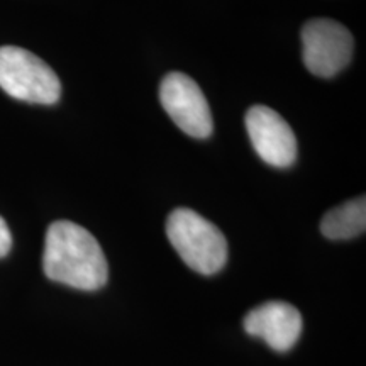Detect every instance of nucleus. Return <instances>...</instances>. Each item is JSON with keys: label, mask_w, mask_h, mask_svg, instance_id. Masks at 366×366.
Segmentation results:
<instances>
[{"label": "nucleus", "mask_w": 366, "mask_h": 366, "mask_svg": "<svg viewBox=\"0 0 366 366\" xmlns=\"http://www.w3.org/2000/svg\"><path fill=\"white\" fill-rule=\"evenodd\" d=\"M300 38L304 65L315 76L331 79L353 56V36L337 21L310 19L302 27Z\"/></svg>", "instance_id": "4"}, {"label": "nucleus", "mask_w": 366, "mask_h": 366, "mask_svg": "<svg viewBox=\"0 0 366 366\" xmlns=\"http://www.w3.org/2000/svg\"><path fill=\"white\" fill-rule=\"evenodd\" d=\"M366 229V200L365 197L345 202L329 210L320 221V232L327 239H353L363 234Z\"/></svg>", "instance_id": "8"}, {"label": "nucleus", "mask_w": 366, "mask_h": 366, "mask_svg": "<svg viewBox=\"0 0 366 366\" xmlns=\"http://www.w3.org/2000/svg\"><path fill=\"white\" fill-rule=\"evenodd\" d=\"M159 100L172 121L180 129L197 139L212 134V114L204 92L189 75L180 71L168 73L159 85Z\"/></svg>", "instance_id": "5"}, {"label": "nucleus", "mask_w": 366, "mask_h": 366, "mask_svg": "<svg viewBox=\"0 0 366 366\" xmlns=\"http://www.w3.org/2000/svg\"><path fill=\"white\" fill-rule=\"evenodd\" d=\"M11 248H12L11 229H9L7 222L4 221V217H0V258L7 256Z\"/></svg>", "instance_id": "9"}, {"label": "nucleus", "mask_w": 366, "mask_h": 366, "mask_svg": "<svg viewBox=\"0 0 366 366\" xmlns=\"http://www.w3.org/2000/svg\"><path fill=\"white\" fill-rule=\"evenodd\" d=\"M244 331L259 337L274 351H288L295 346L302 334V315L287 302H264L246 314Z\"/></svg>", "instance_id": "7"}, {"label": "nucleus", "mask_w": 366, "mask_h": 366, "mask_svg": "<svg viewBox=\"0 0 366 366\" xmlns=\"http://www.w3.org/2000/svg\"><path fill=\"white\" fill-rule=\"evenodd\" d=\"M0 89L29 104L51 105L61 95L53 68L19 46H0Z\"/></svg>", "instance_id": "3"}, {"label": "nucleus", "mask_w": 366, "mask_h": 366, "mask_svg": "<svg viewBox=\"0 0 366 366\" xmlns=\"http://www.w3.org/2000/svg\"><path fill=\"white\" fill-rule=\"evenodd\" d=\"M244 122L251 144L264 163L277 168H288L295 163V134L280 114L267 105H254L246 112Z\"/></svg>", "instance_id": "6"}, {"label": "nucleus", "mask_w": 366, "mask_h": 366, "mask_svg": "<svg viewBox=\"0 0 366 366\" xmlns=\"http://www.w3.org/2000/svg\"><path fill=\"white\" fill-rule=\"evenodd\" d=\"M43 269L49 280L85 292L99 290L109 278L99 241L71 221H56L46 231Z\"/></svg>", "instance_id": "1"}, {"label": "nucleus", "mask_w": 366, "mask_h": 366, "mask_svg": "<svg viewBox=\"0 0 366 366\" xmlns=\"http://www.w3.org/2000/svg\"><path fill=\"white\" fill-rule=\"evenodd\" d=\"M167 236L178 256L200 274H216L227 262V241L216 224L192 209H175L167 219Z\"/></svg>", "instance_id": "2"}]
</instances>
